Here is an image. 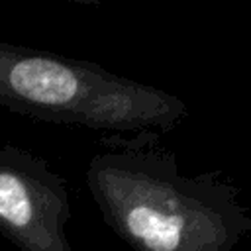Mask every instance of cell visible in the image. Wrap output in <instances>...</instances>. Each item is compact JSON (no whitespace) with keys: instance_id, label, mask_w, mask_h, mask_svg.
<instances>
[{"instance_id":"1","label":"cell","mask_w":251,"mask_h":251,"mask_svg":"<svg viewBox=\"0 0 251 251\" xmlns=\"http://www.w3.org/2000/svg\"><path fill=\"white\" fill-rule=\"evenodd\" d=\"M86 186L104 224L133 251H235L251 233L233 180L216 171L184 175L169 151L96 153Z\"/></svg>"},{"instance_id":"2","label":"cell","mask_w":251,"mask_h":251,"mask_svg":"<svg viewBox=\"0 0 251 251\" xmlns=\"http://www.w3.org/2000/svg\"><path fill=\"white\" fill-rule=\"evenodd\" d=\"M0 106L41 122L110 131H169L188 116L178 96L94 61L4 41Z\"/></svg>"},{"instance_id":"3","label":"cell","mask_w":251,"mask_h":251,"mask_svg":"<svg viewBox=\"0 0 251 251\" xmlns=\"http://www.w3.org/2000/svg\"><path fill=\"white\" fill-rule=\"evenodd\" d=\"M65 178L27 149L0 145V235L20 251H76Z\"/></svg>"}]
</instances>
